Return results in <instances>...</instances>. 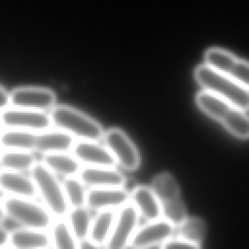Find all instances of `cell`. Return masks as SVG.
Instances as JSON below:
<instances>
[{
    "mask_svg": "<svg viewBox=\"0 0 249 249\" xmlns=\"http://www.w3.org/2000/svg\"><path fill=\"white\" fill-rule=\"evenodd\" d=\"M10 106V92H8L6 89L2 85H0V113L8 109Z\"/></svg>",
    "mask_w": 249,
    "mask_h": 249,
    "instance_id": "29",
    "label": "cell"
},
{
    "mask_svg": "<svg viewBox=\"0 0 249 249\" xmlns=\"http://www.w3.org/2000/svg\"><path fill=\"white\" fill-rule=\"evenodd\" d=\"M2 153H3V147H2V145L0 144V158H1V156H2Z\"/></svg>",
    "mask_w": 249,
    "mask_h": 249,
    "instance_id": "35",
    "label": "cell"
},
{
    "mask_svg": "<svg viewBox=\"0 0 249 249\" xmlns=\"http://www.w3.org/2000/svg\"><path fill=\"white\" fill-rule=\"evenodd\" d=\"M139 213L129 201L117 212L111 234L104 245L105 249H126L138 230Z\"/></svg>",
    "mask_w": 249,
    "mask_h": 249,
    "instance_id": "8",
    "label": "cell"
},
{
    "mask_svg": "<svg viewBox=\"0 0 249 249\" xmlns=\"http://www.w3.org/2000/svg\"><path fill=\"white\" fill-rule=\"evenodd\" d=\"M4 129H5V126L3 124V122H2V119H1V115H0V134L3 132Z\"/></svg>",
    "mask_w": 249,
    "mask_h": 249,
    "instance_id": "34",
    "label": "cell"
},
{
    "mask_svg": "<svg viewBox=\"0 0 249 249\" xmlns=\"http://www.w3.org/2000/svg\"><path fill=\"white\" fill-rule=\"evenodd\" d=\"M30 177L36 187L37 195H39L50 213L58 219L67 216L70 206L67 202L63 186L55 173L42 161H37L30 170Z\"/></svg>",
    "mask_w": 249,
    "mask_h": 249,
    "instance_id": "4",
    "label": "cell"
},
{
    "mask_svg": "<svg viewBox=\"0 0 249 249\" xmlns=\"http://www.w3.org/2000/svg\"><path fill=\"white\" fill-rule=\"evenodd\" d=\"M196 101L199 109L223 124L232 135L241 139L249 138V115L246 111L205 90L196 94Z\"/></svg>",
    "mask_w": 249,
    "mask_h": 249,
    "instance_id": "1",
    "label": "cell"
},
{
    "mask_svg": "<svg viewBox=\"0 0 249 249\" xmlns=\"http://www.w3.org/2000/svg\"><path fill=\"white\" fill-rule=\"evenodd\" d=\"M11 106L49 113L56 106L55 92L46 87L24 86L10 92Z\"/></svg>",
    "mask_w": 249,
    "mask_h": 249,
    "instance_id": "9",
    "label": "cell"
},
{
    "mask_svg": "<svg viewBox=\"0 0 249 249\" xmlns=\"http://www.w3.org/2000/svg\"><path fill=\"white\" fill-rule=\"evenodd\" d=\"M151 188L157 196L161 209L181 201L178 184L174 177L169 173H160L157 175L152 182Z\"/></svg>",
    "mask_w": 249,
    "mask_h": 249,
    "instance_id": "20",
    "label": "cell"
},
{
    "mask_svg": "<svg viewBox=\"0 0 249 249\" xmlns=\"http://www.w3.org/2000/svg\"><path fill=\"white\" fill-rule=\"evenodd\" d=\"M117 213L114 210H102L92 218L89 238L92 244L104 246L111 234Z\"/></svg>",
    "mask_w": 249,
    "mask_h": 249,
    "instance_id": "21",
    "label": "cell"
},
{
    "mask_svg": "<svg viewBox=\"0 0 249 249\" xmlns=\"http://www.w3.org/2000/svg\"><path fill=\"white\" fill-rule=\"evenodd\" d=\"M37 131L5 128L0 134V144L6 150H22L34 152Z\"/></svg>",
    "mask_w": 249,
    "mask_h": 249,
    "instance_id": "22",
    "label": "cell"
},
{
    "mask_svg": "<svg viewBox=\"0 0 249 249\" xmlns=\"http://www.w3.org/2000/svg\"><path fill=\"white\" fill-rule=\"evenodd\" d=\"M2 249H14V248H12L11 246L8 245V246H6V247H4V248H2Z\"/></svg>",
    "mask_w": 249,
    "mask_h": 249,
    "instance_id": "36",
    "label": "cell"
},
{
    "mask_svg": "<svg viewBox=\"0 0 249 249\" xmlns=\"http://www.w3.org/2000/svg\"><path fill=\"white\" fill-rule=\"evenodd\" d=\"M174 227L163 218L148 222L146 225L138 228L130 246L133 249H140L152 245L163 244L171 238Z\"/></svg>",
    "mask_w": 249,
    "mask_h": 249,
    "instance_id": "13",
    "label": "cell"
},
{
    "mask_svg": "<svg viewBox=\"0 0 249 249\" xmlns=\"http://www.w3.org/2000/svg\"><path fill=\"white\" fill-rule=\"evenodd\" d=\"M104 145L111 152L116 162L124 169L133 171L139 167V152L129 138V136L121 128L111 127L104 132Z\"/></svg>",
    "mask_w": 249,
    "mask_h": 249,
    "instance_id": "7",
    "label": "cell"
},
{
    "mask_svg": "<svg viewBox=\"0 0 249 249\" xmlns=\"http://www.w3.org/2000/svg\"><path fill=\"white\" fill-rule=\"evenodd\" d=\"M78 177L85 186L90 188H124V175L115 167L85 166Z\"/></svg>",
    "mask_w": 249,
    "mask_h": 249,
    "instance_id": "14",
    "label": "cell"
},
{
    "mask_svg": "<svg viewBox=\"0 0 249 249\" xmlns=\"http://www.w3.org/2000/svg\"><path fill=\"white\" fill-rule=\"evenodd\" d=\"M6 216L26 229L46 231L53 226V215L31 198L7 196L3 200Z\"/></svg>",
    "mask_w": 249,
    "mask_h": 249,
    "instance_id": "5",
    "label": "cell"
},
{
    "mask_svg": "<svg viewBox=\"0 0 249 249\" xmlns=\"http://www.w3.org/2000/svg\"><path fill=\"white\" fill-rule=\"evenodd\" d=\"M74 137L69 133L56 128L50 127L37 131L35 137L34 151L44 154L69 152L75 144Z\"/></svg>",
    "mask_w": 249,
    "mask_h": 249,
    "instance_id": "15",
    "label": "cell"
},
{
    "mask_svg": "<svg viewBox=\"0 0 249 249\" xmlns=\"http://www.w3.org/2000/svg\"><path fill=\"white\" fill-rule=\"evenodd\" d=\"M195 78L203 90L244 111L249 110V88L221 74L205 63L196 68Z\"/></svg>",
    "mask_w": 249,
    "mask_h": 249,
    "instance_id": "2",
    "label": "cell"
},
{
    "mask_svg": "<svg viewBox=\"0 0 249 249\" xmlns=\"http://www.w3.org/2000/svg\"><path fill=\"white\" fill-rule=\"evenodd\" d=\"M65 196L70 208L86 206L87 191L79 177H67L62 182Z\"/></svg>",
    "mask_w": 249,
    "mask_h": 249,
    "instance_id": "26",
    "label": "cell"
},
{
    "mask_svg": "<svg viewBox=\"0 0 249 249\" xmlns=\"http://www.w3.org/2000/svg\"><path fill=\"white\" fill-rule=\"evenodd\" d=\"M161 245L162 244L152 245V246H147V247H143V248H140V249H161Z\"/></svg>",
    "mask_w": 249,
    "mask_h": 249,
    "instance_id": "33",
    "label": "cell"
},
{
    "mask_svg": "<svg viewBox=\"0 0 249 249\" xmlns=\"http://www.w3.org/2000/svg\"><path fill=\"white\" fill-rule=\"evenodd\" d=\"M161 249H200V246L197 243H193L177 237L166 240L161 245Z\"/></svg>",
    "mask_w": 249,
    "mask_h": 249,
    "instance_id": "28",
    "label": "cell"
},
{
    "mask_svg": "<svg viewBox=\"0 0 249 249\" xmlns=\"http://www.w3.org/2000/svg\"><path fill=\"white\" fill-rule=\"evenodd\" d=\"M205 64L231 80L249 88V62L220 48H210L204 54Z\"/></svg>",
    "mask_w": 249,
    "mask_h": 249,
    "instance_id": "6",
    "label": "cell"
},
{
    "mask_svg": "<svg viewBox=\"0 0 249 249\" xmlns=\"http://www.w3.org/2000/svg\"><path fill=\"white\" fill-rule=\"evenodd\" d=\"M179 228L180 238L193 242L199 243L205 234V225L198 218H187V220Z\"/></svg>",
    "mask_w": 249,
    "mask_h": 249,
    "instance_id": "27",
    "label": "cell"
},
{
    "mask_svg": "<svg viewBox=\"0 0 249 249\" xmlns=\"http://www.w3.org/2000/svg\"><path fill=\"white\" fill-rule=\"evenodd\" d=\"M53 127L69 133L74 138L87 141H99L103 139L102 125L92 117L83 111L68 106L56 105L49 112Z\"/></svg>",
    "mask_w": 249,
    "mask_h": 249,
    "instance_id": "3",
    "label": "cell"
},
{
    "mask_svg": "<svg viewBox=\"0 0 249 249\" xmlns=\"http://www.w3.org/2000/svg\"><path fill=\"white\" fill-rule=\"evenodd\" d=\"M36 162V157L30 151L5 150L0 158V166L2 169L21 173L30 171Z\"/></svg>",
    "mask_w": 249,
    "mask_h": 249,
    "instance_id": "23",
    "label": "cell"
},
{
    "mask_svg": "<svg viewBox=\"0 0 249 249\" xmlns=\"http://www.w3.org/2000/svg\"><path fill=\"white\" fill-rule=\"evenodd\" d=\"M42 162L53 173L67 177L78 176L82 167L81 162L68 152L44 154Z\"/></svg>",
    "mask_w": 249,
    "mask_h": 249,
    "instance_id": "19",
    "label": "cell"
},
{
    "mask_svg": "<svg viewBox=\"0 0 249 249\" xmlns=\"http://www.w3.org/2000/svg\"><path fill=\"white\" fill-rule=\"evenodd\" d=\"M51 240L53 249H80V242L73 234L68 223L61 219L53 223Z\"/></svg>",
    "mask_w": 249,
    "mask_h": 249,
    "instance_id": "25",
    "label": "cell"
},
{
    "mask_svg": "<svg viewBox=\"0 0 249 249\" xmlns=\"http://www.w3.org/2000/svg\"><path fill=\"white\" fill-rule=\"evenodd\" d=\"M130 202L137 209L139 216L148 222L161 219V206L152 188L146 186L136 187L130 194Z\"/></svg>",
    "mask_w": 249,
    "mask_h": 249,
    "instance_id": "17",
    "label": "cell"
},
{
    "mask_svg": "<svg viewBox=\"0 0 249 249\" xmlns=\"http://www.w3.org/2000/svg\"><path fill=\"white\" fill-rule=\"evenodd\" d=\"M130 201L124 188H90L87 191L86 206L95 211L120 209Z\"/></svg>",
    "mask_w": 249,
    "mask_h": 249,
    "instance_id": "11",
    "label": "cell"
},
{
    "mask_svg": "<svg viewBox=\"0 0 249 249\" xmlns=\"http://www.w3.org/2000/svg\"><path fill=\"white\" fill-rule=\"evenodd\" d=\"M5 128L41 131L53 126L50 114L10 106L0 113Z\"/></svg>",
    "mask_w": 249,
    "mask_h": 249,
    "instance_id": "10",
    "label": "cell"
},
{
    "mask_svg": "<svg viewBox=\"0 0 249 249\" xmlns=\"http://www.w3.org/2000/svg\"><path fill=\"white\" fill-rule=\"evenodd\" d=\"M5 216H6V213H5L4 205H3V202H2V200H0V222L4 220Z\"/></svg>",
    "mask_w": 249,
    "mask_h": 249,
    "instance_id": "32",
    "label": "cell"
},
{
    "mask_svg": "<svg viewBox=\"0 0 249 249\" xmlns=\"http://www.w3.org/2000/svg\"><path fill=\"white\" fill-rule=\"evenodd\" d=\"M80 249H100V247L92 244L89 240H84L80 242Z\"/></svg>",
    "mask_w": 249,
    "mask_h": 249,
    "instance_id": "31",
    "label": "cell"
},
{
    "mask_svg": "<svg viewBox=\"0 0 249 249\" xmlns=\"http://www.w3.org/2000/svg\"><path fill=\"white\" fill-rule=\"evenodd\" d=\"M9 232L0 225V249L8 246Z\"/></svg>",
    "mask_w": 249,
    "mask_h": 249,
    "instance_id": "30",
    "label": "cell"
},
{
    "mask_svg": "<svg viewBox=\"0 0 249 249\" xmlns=\"http://www.w3.org/2000/svg\"><path fill=\"white\" fill-rule=\"evenodd\" d=\"M67 218V223L78 241L82 242L87 240L89 238V229L92 221L89 208L87 206L70 208Z\"/></svg>",
    "mask_w": 249,
    "mask_h": 249,
    "instance_id": "24",
    "label": "cell"
},
{
    "mask_svg": "<svg viewBox=\"0 0 249 249\" xmlns=\"http://www.w3.org/2000/svg\"><path fill=\"white\" fill-rule=\"evenodd\" d=\"M72 155L86 166L115 167V158L105 145L98 141L78 140L72 148Z\"/></svg>",
    "mask_w": 249,
    "mask_h": 249,
    "instance_id": "12",
    "label": "cell"
},
{
    "mask_svg": "<svg viewBox=\"0 0 249 249\" xmlns=\"http://www.w3.org/2000/svg\"><path fill=\"white\" fill-rule=\"evenodd\" d=\"M0 191L9 196L34 198L37 190L31 177H27L21 172L2 169L0 171Z\"/></svg>",
    "mask_w": 249,
    "mask_h": 249,
    "instance_id": "16",
    "label": "cell"
},
{
    "mask_svg": "<svg viewBox=\"0 0 249 249\" xmlns=\"http://www.w3.org/2000/svg\"><path fill=\"white\" fill-rule=\"evenodd\" d=\"M8 245L14 249H49L52 240L45 231L22 228L9 232Z\"/></svg>",
    "mask_w": 249,
    "mask_h": 249,
    "instance_id": "18",
    "label": "cell"
}]
</instances>
